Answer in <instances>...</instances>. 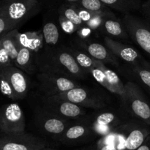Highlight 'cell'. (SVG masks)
<instances>
[{
  "label": "cell",
  "mask_w": 150,
  "mask_h": 150,
  "mask_svg": "<svg viewBox=\"0 0 150 150\" xmlns=\"http://www.w3.org/2000/svg\"><path fill=\"white\" fill-rule=\"evenodd\" d=\"M35 57L38 70L41 73H54L75 80L87 76V72L79 65L67 47L44 48Z\"/></svg>",
  "instance_id": "cell-1"
},
{
  "label": "cell",
  "mask_w": 150,
  "mask_h": 150,
  "mask_svg": "<svg viewBox=\"0 0 150 150\" xmlns=\"http://www.w3.org/2000/svg\"><path fill=\"white\" fill-rule=\"evenodd\" d=\"M41 9L38 0H1L0 15L5 18L14 29H18Z\"/></svg>",
  "instance_id": "cell-2"
},
{
  "label": "cell",
  "mask_w": 150,
  "mask_h": 150,
  "mask_svg": "<svg viewBox=\"0 0 150 150\" xmlns=\"http://www.w3.org/2000/svg\"><path fill=\"white\" fill-rule=\"evenodd\" d=\"M125 93L120 99L125 111L150 126V104L140 86L133 81L125 84Z\"/></svg>",
  "instance_id": "cell-3"
},
{
  "label": "cell",
  "mask_w": 150,
  "mask_h": 150,
  "mask_svg": "<svg viewBox=\"0 0 150 150\" xmlns=\"http://www.w3.org/2000/svg\"><path fill=\"white\" fill-rule=\"evenodd\" d=\"M114 130L124 142L125 150H136L150 135V126L139 120L123 122Z\"/></svg>",
  "instance_id": "cell-4"
},
{
  "label": "cell",
  "mask_w": 150,
  "mask_h": 150,
  "mask_svg": "<svg viewBox=\"0 0 150 150\" xmlns=\"http://www.w3.org/2000/svg\"><path fill=\"white\" fill-rule=\"evenodd\" d=\"M130 39L150 57V21L130 14L122 19Z\"/></svg>",
  "instance_id": "cell-5"
},
{
  "label": "cell",
  "mask_w": 150,
  "mask_h": 150,
  "mask_svg": "<svg viewBox=\"0 0 150 150\" xmlns=\"http://www.w3.org/2000/svg\"><path fill=\"white\" fill-rule=\"evenodd\" d=\"M25 127L24 114L17 103L7 104L0 108V131L1 134L24 133Z\"/></svg>",
  "instance_id": "cell-6"
},
{
  "label": "cell",
  "mask_w": 150,
  "mask_h": 150,
  "mask_svg": "<svg viewBox=\"0 0 150 150\" xmlns=\"http://www.w3.org/2000/svg\"><path fill=\"white\" fill-rule=\"evenodd\" d=\"M53 97L70 101L83 108H93L96 110L102 109L107 105L105 99L102 96L81 86L73 88L67 92Z\"/></svg>",
  "instance_id": "cell-7"
},
{
  "label": "cell",
  "mask_w": 150,
  "mask_h": 150,
  "mask_svg": "<svg viewBox=\"0 0 150 150\" xmlns=\"http://www.w3.org/2000/svg\"><path fill=\"white\" fill-rule=\"evenodd\" d=\"M39 86L45 96H55L81 85L75 79L50 73H40L37 76Z\"/></svg>",
  "instance_id": "cell-8"
},
{
  "label": "cell",
  "mask_w": 150,
  "mask_h": 150,
  "mask_svg": "<svg viewBox=\"0 0 150 150\" xmlns=\"http://www.w3.org/2000/svg\"><path fill=\"white\" fill-rule=\"evenodd\" d=\"M47 144L44 139L25 132L0 135V150H40Z\"/></svg>",
  "instance_id": "cell-9"
},
{
  "label": "cell",
  "mask_w": 150,
  "mask_h": 150,
  "mask_svg": "<svg viewBox=\"0 0 150 150\" xmlns=\"http://www.w3.org/2000/svg\"><path fill=\"white\" fill-rule=\"evenodd\" d=\"M40 108L69 120H77L86 115V110L83 107L53 96L44 97Z\"/></svg>",
  "instance_id": "cell-10"
},
{
  "label": "cell",
  "mask_w": 150,
  "mask_h": 150,
  "mask_svg": "<svg viewBox=\"0 0 150 150\" xmlns=\"http://www.w3.org/2000/svg\"><path fill=\"white\" fill-rule=\"evenodd\" d=\"M71 120L63 118L42 108L38 110L35 117L37 125L42 132L45 134L58 138V139L72 122Z\"/></svg>",
  "instance_id": "cell-11"
},
{
  "label": "cell",
  "mask_w": 150,
  "mask_h": 150,
  "mask_svg": "<svg viewBox=\"0 0 150 150\" xmlns=\"http://www.w3.org/2000/svg\"><path fill=\"white\" fill-rule=\"evenodd\" d=\"M104 45L108 47L110 51L119 59H121L125 63L130 64H139L150 67V63L139 54L137 50L128 45H125L114 38L105 36L103 39Z\"/></svg>",
  "instance_id": "cell-12"
},
{
  "label": "cell",
  "mask_w": 150,
  "mask_h": 150,
  "mask_svg": "<svg viewBox=\"0 0 150 150\" xmlns=\"http://www.w3.org/2000/svg\"><path fill=\"white\" fill-rule=\"evenodd\" d=\"M77 47L86 51L91 57L100 61L104 64H109L115 67L120 66V61L117 56L114 55L108 47L105 45L95 42H91L89 40L79 38L76 42Z\"/></svg>",
  "instance_id": "cell-13"
},
{
  "label": "cell",
  "mask_w": 150,
  "mask_h": 150,
  "mask_svg": "<svg viewBox=\"0 0 150 150\" xmlns=\"http://www.w3.org/2000/svg\"><path fill=\"white\" fill-rule=\"evenodd\" d=\"M123 122L121 117L114 111H102L96 114L91 122L94 133L103 136Z\"/></svg>",
  "instance_id": "cell-14"
},
{
  "label": "cell",
  "mask_w": 150,
  "mask_h": 150,
  "mask_svg": "<svg viewBox=\"0 0 150 150\" xmlns=\"http://www.w3.org/2000/svg\"><path fill=\"white\" fill-rule=\"evenodd\" d=\"M1 70L8 79L16 100L23 99L29 90V81L26 73L13 65Z\"/></svg>",
  "instance_id": "cell-15"
},
{
  "label": "cell",
  "mask_w": 150,
  "mask_h": 150,
  "mask_svg": "<svg viewBox=\"0 0 150 150\" xmlns=\"http://www.w3.org/2000/svg\"><path fill=\"white\" fill-rule=\"evenodd\" d=\"M92 132L94 131L91 122L83 120L72 122L58 140L62 144L76 143L86 139Z\"/></svg>",
  "instance_id": "cell-16"
},
{
  "label": "cell",
  "mask_w": 150,
  "mask_h": 150,
  "mask_svg": "<svg viewBox=\"0 0 150 150\" xmlns=\"http://www.w3.org/2000/svg\"><path fill=\"white\" fill-rule=\"evenodd\" d=\"M16 39L19 48L29 49L34 56L40 52L44 47V38L42 31H29L21 33L16 32Z\"/></svg>",
  "instance_id": "cell-17"
},
{
  "label": "cell",
  "mask_w": 150,
  "mask_h": 150,
  "mask_svg": "<svg viewBox=\"0 0 150 150\" xmlns=\"http://www.w3.org/2000/svg\"><path fill=\"white\" fill-rule=\"evenodd\" d=\"M100 31L105 36L127 40L130 38L122 21L117 19L115 15H109L104 19Z\"/></svg>",
  "instance_id": "cell-18"
},
{
  "label": "cell",
  "mask_w": 150,
  "mask_h": 150,
  "mask_svg": "<svg viewBox=\"0 0 150 150\" xmlns=\"http://www.w3.org/2000/svg\"><path fill=\"white\" fill-rule=\"evenodd\" d=\"M121 71L125 76L136 81L150 92V67L125 63L122 67Z\"/></svg>",
  "instance_id": "cell-19"
},
{
  "label": "cell",
  "mask_w": 150,
  "mask_h": 150,
  "mask_svg": "<svg viewBox=\"0 0 150 150\" xmlns=\"http://www.w3.org/2000/svg\"><path fill=\"white\" fill-rule=\"evenodd\" d=\"M16 67L23 70L26 74L32 75L38 70L35 57L29 49L23 47H20L17 57L14 62Z\"/></svg>",
  "instance_id": "cell-20"
},
{
  "label": "cell",
  "mask_w": 150,
  "mask_h": 150,
  "mask_svg": "<svg viewBox=\"0 0 150 150\" xmlns=\"http://www.w3.org/2000/svg\"><path fill=\"white\" fill-rule=\"evenodd\" d=\"M59 24L54 20H46L42 26V35L44 38V47L51 48L57 47L60 40Z\"/></svg>",
  "instance_id": "cell-21"
},
{
  "label": "cell",
  "mask_w": 150,
  "mask_h": 150,
  "mask_svg": "<svg viewBox=\"0 0 150 150\" xmlns=\"http://www.w3.org/2000/svg\"><path fill=\"white\" fill-rule=\"evenodd\" d=\"M104 4L114 9L117 11L121 12L125 15L130 14L133 11L141 10L142 7V0H100Z\"/></svg>",
  "instance_id": "cell-22"
},
{
  "label": "cell",
  "mask_w": 150,
  "mask_h": 150,
  "mask_svg": "<svg viewBox=\"0 0 150 150\" xmlns=\"http://www.w3.org/2000/svg\"><path fill=\"white\" fill-rule=\"evenodd\" d=\"M18 29H13L0 37V44L8 53L13 64L18 53L19 46L16 39V32Z\"/></svg>",
  "instance_id": "cell-23"
},
{
  "label": "cell",
  "mask_w": 150,
  "mask_h": 150,
  "mask_svg": "<svg viewBox=\"0 0 150 150\" xmlns=\"http://www.w3.org/2000/svg\"><path fill=\"white\" fill-rule=\"evenodd\" d=\"M58 15L64 16V18L68 19L79 29L85 25L78 11L77 6L71 3L65 2L62 4L58 9Z\"/></svg>",
  "instance_id": "cell-24"
},
{
  "label": "cell",
  "mask_w": 150,
  "mask_h": 150,
  "mask_svg": "<svg viewBox=\"0 0 150 150\" xmlns=\"http://www.w3.org/2000/svg\"><path fill=\"white\" fill-rule=\"evenodd\" d=\"M81 68L89 73V70L95 67V59L91 57L86 51L79 47H67Z\"/></svg>",
  "instance_id": "cell-25"
},
{
  "label": "cell",
  "mask_w": 150,
  "mask_h": 150,
  "mask_svg": "<svg viewBox=\"0 0 150 150\" xmlns=\"http://www.w3.org/2000/svg\"><path fill=\"white\" fill-rule=\"evenodd\" d=\"M73 4L94 12L111 11L109 7L104 4L100 0H77Z\"/></svg>",
  "instance_id": "cell-26"
},
{
  "label": "cell",
  "mask_w": 150,
  "mask_h": 150,
  "mask_svg": "<svg viewBox=\"0 0 150 150\" xmlns=\"http://www.w3.org/2000/svg\"><path fill=\"white\" fill-rule=\"evenodd\" d=\"M0 92L11 100H16V95L9 83L8 79H7L2 70H0Z\"/></svg>",
  "instance_id": "cell-27"
},
{
  "label": "cell",
  "mask_w": 150,
  "mask_h": 150,
  "mask_svg": "<svg viewBox=\"0 0 150 150\" xmlns=\"http://www.w3.org/2000/svg\"><path fill=\"white\" fill-rule=\"evenodd\" d=\"M57 17H58V23L59 24L60 28L65 33L71 35V34H73L77 32L79 28L74 23H72L70 21H69L68 19L64 18V16H60V15H58Z\"/></svg>",
  "instance_id": "cell-28"
},
{
  "label": "cell",
  "mask_w": 150,
  "mask_h": 150,
  "mask_svg": "<svg viewBox=\"0 0 150 150\" xmlns=\"http://www.w3.org/2000/svg\"><path fill=\"white\" fill-rule=\"evenodd\" d=\"M12 65H13V62L11 58L8 53L0 44V70Z\"/></svg>",
  "instance_id": "cell-29"
},
{
  "label": "cell",
  "mask_w": 150,
  "mask_h": 150,
  "mask_svg": "<svg viewBox=\"0 0 150 150\" xmlns=\"http://www.w3.org/2000/svg\"><path fill=\"white\" fill-rule=\"evenodd\" d=\"M96 150H120L118 146L114 144L108 142L101 138L97 144Z\"/></svg>",
  "instance_id": "cell-30"
},
{
  "label": "cell",
  "mask_w": 150,
  "mask_h": 150,
  "mask_svg": "<svg viewBox=\"0 0 150 150\" xmlns=\"http://www.w3.org/2000/svg\"><path fill=\"white\" fill-rule=\"evenodd\" d=\"M95 31L92 30L89 27H88L86 25H84L80 29H78L77 32L78 35H79V38L82 40H89V38L92 35Z\"/></svg>",
  "instance_id": "cell-31"
},
{
  "label": "cell",
  "mask_w": 150,
  "mask_h": 150,
  "mask_svg": "<svg viewBox=\"0 0 150 150\" xmlns=\"http://www.w3.org/2000/svg\"><path fill=\"white\" fill-rule=\"evenodd\" d=\"M15 29L11 24L8 22V21L0 15V37L4 34L10 32V31Z\"/></svg>",
  "instance_id": "cell-32"
},
{
  "label": "cell",
  "mask_w": 150,
  "mask_h": 150,
  "mask_svg": "<svg viewBox=\"0 0 150 150\" xmlns=\"http://www.w3.org/2000/svg\"><path fill=\"white\" fill-rule=\"evenodd\" d=\"M141 10H142L143 14L146 17V20L150 21V0H147L146 2L142 4V7Z\"/></svg>",
  "instance_id": "cell-33"
},
{
  "label": "cell",
  "mask_w": 150,
  "mask_h": 150,
  "mask_svg": "<svg viewBox=\"0 0 150 150\" xmlns=\"http://www.w3.org/2000/svg\"><path fill=\"white\" fill-rule=\"evenodd\" d=\"M136 150H150V135L146 138L144 142Z\"/></svg>",
  "instance_id": "cell-34"
},
{
  "label": "cell",
  "mask_w": 150,
  "mask_h": 150,
  "mask_svg": "<svg viewBox=\"0 0 150 150\" xmlns=\"http://www.w3.org/2000/svg\"><path fill=\"white\" fill-rule=\"evenodd\" d=\"M40 150H54V149H51V148H48V147H47V146H45V147L42 148V149H40Z\"/></svg>",
  "instance_id": "cell-35"
},
{
  "label": "cell",
  "mask_w": 150,
  "mask_h": 150,
  "mask_svg": "<svg viewBox=\"0 0 150 150\" xmlns=\"http://www.w3.org/2000/svg\"><path fill=\"white\" fill-rule=\"evenodd\" d=\"M149 95H150V92H149Z\"/></svg>",
  "instance_id": "cell-36"
}]
</instances>
